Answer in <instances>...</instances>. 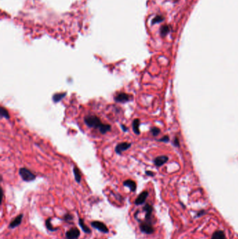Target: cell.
<instances>
[{
    "mask_svg": "<svg viewBox=\"0 0 238 239\" xmlns=\"http://www.w3.org/2000/svg\"><path fill=\"white\" fill-rule=\"evenodd\" d=\"M140 120L136 118L132 122V128H133V132L135 133L137 135H139L140 134V130H139V126H140Z\"/></svg>",
    "mask_w": 238,
    "mask_h": 239,
    "instance_id": "obj_13",
    "label": "cell"
},
{
    "mask_svg": "<svg viewBox=\"0 0 238 239\" xmlns=\"http://www.w3.org/2000/svg\"><path fill=\"white\" fill-rule=\"evenodd\" d=\"M73 171V174H74L76 181L78 183H80V181H81V179H82V175H81L80 169H79L78 167L74 166Z\"/></svg>",
    "mask_w": 238,
    "mask_h": 239,
    "instance_id": "obj_15",
    "label": "cell"
},
{
    "mask_svg": "<svg viewBox=\"0 0 238 239\" xmlns=\"http://www.w3.org/2000/svg\"><path fill=\"white\" fill-rule=\"evenodd\" d=\"M211 239H226V235L222 231H217L212 236Z\"/></svg>",
    "mask_w": 238,
    "mask_h": 239,
    "instance_id": "obj_16",
    "label": "cell"
},
{
    "mask_svg": "<svg viewBox=\"0 0 238 239\" xmlns=\"http://www.w3.org/2000/svg\"><path fill=\"white\" fill-rule=\"evenodd\" d=\"M163 20H164V18L163 17V16L157 15V16H156L154 19H153L152 23V24H156V23H161V22H162Z\"/></svg>",
    "mask_w": 238,
    "mask_h": 239,
    "instance_id": "obj_22",
    "label": "cell"
},
{
    "mask_svg": "<svg viewBox=\"0 0 238 239\" xmlns=\"http://www.w3.org/2000/svg\"><path fill=\"white\" fill-rule=\"evenodd\" d=\"M148 194L149 193L147 191H143V192H141V193L138 195V197L136 198L134 204H135V205L136 206H140L143 204L145 202V200L147 198V197H148Z\"/></svg>",
    "mask_w": 238,
    "mask_h": 239,
    "instance_id": "obj_8",
    "label": "cell"
},
{
    "mask_svg": "<svg viewBox=\"0 0 238 239\" xmlns=\"http://www.w3.org/2000/svg\"><path fill=\"white\" fill-rule=\"evenodd\" d=\"M159 141H163V142H168L169 141V138H168V136H163L162 139H161Z\"/></svg>",
    "mask_w": 238,
    "mask_h": 239,
    "instance_id": "obj_25",
    "label": "cell"
},
{
    "mask_svg": "<svg viewBox=\"0 0 238 239\" xmlns=\"http://www.w3.org/2000/svg\"><path fill=\"white\" fill-rule=\"evenodd\" d=\"M143 210L145 212V220L149 221L151 220V215L153 211V207L151 205L147 204L143 207Z\"/></svg>",
    "mask_w": 238,
    "mask_h": 239,
    "instance_id": "obj_10",
    "label": "cell"
},
{
    "mask_svg": "<svg viewBox=\"0 0 238 239\" xmlns=\"http://www.w3.org/2000/svg\"><path fill=\"white\" fill-rule=\"evenodd\" d=\"M131 146V144L128 142H123V143H120V144H117L115 147V153L118 155H121L122 152H124V151L127 150L128 149H129Z\"/></svg>",
    "mask_w": 238,
    "mask_h": 239,
    "instance_id": "obj_6",
    "label": "cell"
},
{
    "mask_svg": "<svg viewBox=\"0 0 238 239\" xmlns=\"http://www.w3.org/2000/svg\"><path fill=\"white\" fill-rule=\"evenodd\" d=\"M123 185L125 186V187H127V188H129L131 192H135L136 190V188H137V185H136V182L132 180H125L124 182L123 183Z\"/></svg>",
    "mask_w": 238,
    "mask_h": 239,
    "instance_id": "obj_12",
    "label": "cell"
},
{
    "mask_svg": "<svg viewBox=\"0 0 238 239\" xmlns=\"http://www.w3.org/2000/svg\"><path fill=\"white\" fill-rule=\"evenodd\" d=\"M73 219V215H71V214H70V213L66 214V215H65L64 217V220L68 221V222H69V221H71Z\"/></svg>",
    "mask_w": 238,
    "mask_h": 239,
    "instance_id": "obj_24",
    "label": "cell"
},
{
    "mask_svg": "<svg viewBox=\"0 0 238 239\" xmlns=\"http://www.w3.org/2000/svg\"><path fill=\"white\" fill-rule=\"evenodd\" d=\"M150 131H151L152 134L154 136H157L158 134L160 133V130L157 127H153L151 129V130H150Z\"/></svg>",
    "mask_w": 238,
    "mask_h": 239,
    "instance_id": "obj_23",
    "label": "cell"
},
{
    "mask_svg": "<svg viewBox=\"0 0 238 239\" xmlns=\"http://www.w3.org/2000/svg\"><path fill=\"white\" fill-rule=\"evenodd\" d=\"M170 30H171V28H170V27L168 25H166V26H163L161 28V30H160V32H161V35L162 36V37H165V36L166 34H168Z\"/></svg>",
    "mask_w": 238,
    "mask_h": 239,
    "instance_id": "obj_21",
    "label": "cell"
},
{
    "mask_svg": "<svg viewBox=\"0 0 238 239\" xmlns=\"http://www.w3.org/2000/svg\"><path fill=\"white\" fill-rule=\"evenodd\" d=\"M66 95H67V92L56 93V94H54L53 96V100L54 103H57L61 101L62 99H64V97H65Z\"/></svg>",
    "mask_w": 238,
    "mask_h": 239,
    "instance_id": "obj_14",
    "label": "cell"
},
{
    "mask_svg": "<svg viewBox=\"0 0 238 239\" xmlns=\"http://www.w3.org/2000/svg\"><path fill=\"white\" fill-rule=\"evenodd\" d=\"M80 236V231L78 228H71L66 232L67 239H78Z\"/></svg>",
    "mask_w": 238,
    "mask_h": 239,
    "instance_id": "obj_7",
    "label": "cell"
},
{
    "mask_svg": "<svg viewBox=\"0 0 238 239\" xmlns=\"http://www.w3.org/2000/svg\"><path fill=\"white\" fill-rule=\"evenodd\" d=\"M140 229L142 232L146 233V234H152L154 232V227H153L151 222L146 220L145 222H142L140 224Z\"/></svg>",
    "mask_w": 238,
    "mask_h": 239,
    "instance_id": "obj_3",
    "label": "cell"
},
{
    "mask_svg": "<svg viewBox=\"0 0 238 239\" xmlns=\"http://www.w3.org/2000/svg\"><path fill=\"white\" fill-rule=\"evenodd\" d=\"M0 115H1L2 117H5L6 118V119H9L10 118V115L9 111L2 106L1 107V109H0Z\"/></svg>",
    "mask_w": 238,
    "mask_h": 239,
    "instance_id": "obj_19",
    "label": "cell"
},
{
    "mask_svg": "<svg viewBox=\"0 0 238 239\" xmlns=\"http://www.w3.org/2000/svg\"><path fill=\"white\" fill-rule=\"evenodd\" d=\"M51 218H48L45 220V226L46 227H47V229L50 231V232H55V231H57V229H58V228H54L53 227V225H52V223H51Z\"/></svg>",
    "mask_w": 238,
    "mask_h": 239,
    "instance_id": "obj_18",
    "label": "cell"
},
{
    "mask_svg": "<svg viewBox=\"0 0 238 239\" xmlns=\"http://www.w3.org/2000/svg\"><path fill=\"white\" fill-rule=\"evenodd\" d=\"M110 130H111V126L110 125H108V124H103V125L102 126V127L100 129L99 131L101 132V134H106V132H108V131H110Z\"/></svg>",
    "mask_w": 238,
    "mask_h": 239,
    "instance_id": "obj_20",
    "label": "cell"
},
{
    "mask_svg": "<svg viewBox=\"0 0 238 239\" xmlns=\"http://www.w3.org/2000/svg\"><path fill=\"white\" fill-rule=\"evenodd\" d=\"M19 174L22 179L25 182H31L36 178V175L33 174L29 169L27 168H20L19 170Z\"/></svg>",
    "mask_w": 238,
    "mask_h": 239,
    "instance_id": "obj_2",
    "label": "cell"
},
{
    "mask_svg": "<svg viewBox=\"0 0 238 239\" xmlns=\"http://www.w3.org/2000/svg\"><path fill=\"white\" fill-rule=\"evenodd\" d=\"M174 144H175V145H177V146H179V143H178V139H177V137H176V138H175V140H174Z\"/></svg>",
    "mask_w": 238,
    "mask_h": 239,
    "instance_id": "obj_26",
    "label": "cell"
},
{
    "mask_svg": "<svg viewBox=\"0 0 238 239\" xmlns=\"http://www.w3.org/2000/svg\"><path fill=\"white\" fill-rule=\"evenodd\" d=\"M23 214H20V215H18L17 217H15V218L13 219V221L11 222L9 227L10 228V229H14V228L18 227L19 225L21 224V222H22V219H23Z\"/></svg>",
    "mask_w": 238,
    "mask_h": 239,
    "instance_id": "obj_9",
    "label": "cell"
},
{
    "mask_svg": "<svg viewBox=\"0 0 238 239\" xmlns=\"http://www.w3.org/2000/svg\"><path fill=\"white\" fill-rule=\"evenodd\" d=\"M84 121L87 127L90 128L98 129V130H100V129L103 125V123L101 122L99 118L95 116V115H88V116H86L84 117Z\"/></svg>",
    "mask_w": 238,
    "mask_h": 239,
    "instance_id": "obj_1",
    "label": "cell"
},
{
    "mask_svg": "<svg viewBox=\"0 0 238 239\" xmlns=\"http://www.w3.org/2000/svg\"><path fill=\"white\" fill-rule=\"evenodd\" d=\"M168 160V158L167 156H159V157H157V158L154 159V164L157 166H163L164 164L167 162V161Z\"/></svg>",
    "mask_w": 238,
    "mask_h": 239,
    "instance_id": "obj_11",
    "label": "cell"
},
{
    "mask_svg": "<svg viewBox=\"0 0 238 239\" xmlns=\"http://www.w3.org/2000/svg\"><path fill=\"white\" fill-rule=\"evenodd\" d=\"M91 225L92 227L95 228L97 230L99 231V232L104 233H108L109 232V229L108 227L103 223L102 222H99V221H93L92 222Z\"/></svg>",
    "mask_w": 238,
    "mask_h": 239,
    "instance_id": "obj_4",
    "label": "cell"
},
{
    "mask_svg": "<svg viewBox=\"0 0 238 239\" xmlns=\"http://www.w3.org/2000/svg\"><path fill=\"white\" fill-rule=\"evenodd\" d=\"M121 127H122V129L123 130V131H125V132H126V131H127V130H128V128H127V127H126L125 125H121Z\"/></svg>",
    "mask_w": 238,
    "mask_h": 239,
    "instance_id": "obj_27",
    "label": "cell"
},
{
    "mask_svg": "<svg viewBox=\"0 0 238 239\" xmlns=\"http://www.w3.org/2000/svg\"><path fill=\"white\" fill-rule=\"evenodd\" d=\"M78 223H79V225H80V227H81V229H83V231L84 233H91V230H90L89 228L85 224V223H84V222L83 219H81V218L79 219Z\"/></svg>",
    "mask_w": 238,
    "mask_h": 239,
    "instance_id": "obj_17",
    "label": "cell"
},
{
    "mask_svg": "<svg viewBox=\"0 0 238 239\" xmlns=\"http://www.w3.org/2000/svg\"><path fill=\"white\" fill-rule=\"evenodd\" d=\"M132 97L127 93H119L115 97V101L117 103H125L131 100Z\"/></svg>",
    "mask_w": 238,
    "mask_h": 239,
    "instance_id": "obj_5",
    "label": "cell"
},
{
    "mask_svg": "<svg viewBox=\"0 0 238 239\" xmlns=\"http://www.w3.org/2000/svg\"><path fill=\"white\" fill-rule=\"evenodd\" d=\"M146 174L150 175V176H153V175H154V173L151 171H146Z\"/></svg>",
    "mask_w": 238,
    "mask_h": 239,
    "instance_id": "obj_28",
    "label": "cell"
}]
</instances>
